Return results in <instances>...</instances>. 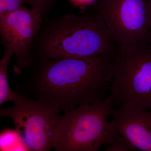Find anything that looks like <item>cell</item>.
<instances>
[{
	"label": "cell",
	"mask_w": 151,
	"mask_h": 151,
	"mask_svg": "<svg viewBox=\"0 0 151 151\" xmlns=\"http://www.w3.org/2000/svg\"><path fill=\"white\" fill-rule=\"evenodd\" d=\"M116 57L50 59L36 57L29 76L17 85V92L67 112L105 100L110 92Z\"/></svg>",
	"instance_id": "6da1fadb"
},
{
	"label": "cell",
	"mask_w": 151,
	"mask_h": 151,
	"mask_svg": "<svg viewBox=\"0 0 151 151\" xmlns=\"http://www.w3.org/2000/svg\"><path fill=\"white\" fill-rule=\"evenodd\" d=\"M119 48L97 11L67 14L44 20L32 45L34 58L50 59L110 55Z\"/></svg>",
	"instance_id": "7a4b0ae2"
},
{
	"label": "cell",
	"mask_w": 151,
	"mask_h": 151,
	"mask_svg": "<svg viewBox=\"0 0 151 151\" xmlns=\"http://www.w3.org/2000/svg\"><path fill=\"white\" fill-rule=\"evenodd\" d=\"M114 108L110 95L59 115L52 130V147L56 151H96L108 145L117 132L108 121Z\"/></svg>",
	"instance_id": "3957f363"
},
{
	"label": "cell",
	"mask_w": 151,
	"mask_h": 151,
	"mask_svg": "<svg viewBox=\"0 0 151 151\" xmlns=\"http://www.w3.org/2000/svg\"><path fill=\"white\" fill-rule=\"evenodd\" d=\"M110 92L115 108L136 105L151 109V43L119 48Z\"/></svg>",
	"instance_id": "277c9868"
},
{
	"label": "cell",
	"mask_w": 151,
	"mask_h": 151,
	"mask_svg": "<svg viewBox=\"0 0 151 151\" xmlns=\"http://www.w3.org/2000/svg\"><path fill=\"white\" fill-rule=\"evenodd\" d=\"M14 105L1 109L0 116L13 121L29 151H48L52 148V130L60 111L17 92Z\"/></svg>",
	"instance_id": "5b68a950"
},
{
	"label": "cell",
	"mask_w": 151,
	"mask_h": 151,
	"mask_svg": "<svg viewBox=\"0 0 151 151\" xmlns=\"http://www.w3.org/2000/svg\"><path fill=\"white\" fill-rule=\"evenodd\" d=\"M147 0H100L94 9L119 48L139 42L151 43L147 20Z\"/></svg>",
	"instance_id": "8992f818"
},
{
	"label": "cell",
	"mask_w": 151,
	"mask_h": 151,
	"mask_svg": "<svg viewBox=\"0 0 151 151\" xmlns=\"http://www.w3.org/2000/svg\"><path fill=\"white\" fill-rule=\"evenodd\" d=\"M43 22L38 11L23 6L0 17L1 41L13 50L16 58L14 70L18 74L32 64L35 58L31 54L32 45Z\"/></svg>",
	"instance_id": "52a82bcc"
},
{
	"label": "cell",
	"mask_w": 151,
	"mask_h": 151,
	"mask_svg": "<svg viewBox=\"0 0 151 151\" xmlns=\"http://www.w3.org/2000/svg\"><path fill=\"white\" fill-rule=\"evenodd\" d=\"M111 117L116 131L136 148L151 151V109L136 105L114 108Z\"/></svg>",
	"instance_id": "ba28073f"
},
{
	"label": "cell",
	"mask_w": 151,
	"mask_h": 151,
	"mask_svg": "<svg viewBox=\"0 0 151 151\" xmlns=\"http://www.w3.org/2000/svg\"><path fill=\"white\" fill-rule=\"evenodd\" d=\"M4 50L0 61V105L9 101H14L16 97V91H12L10 88L8 78L9 62L14 55L13 50L8 45H4Z\"/></svg>",
	"instance_id": "9c48e42d"
},
{
	"label": "cell",
	"mask_w": 151,
	"mask_h": 151,
	"mask_svg": "<svg viewBox=\"0 0 151 151\" xmlns=\"http://www.w3.org/2000/svg\"><path fill=\"white\" fill-rule=\"evenodd\" d=\"M0 151H29L21 135L16 129H6L0 134Z\"/></svg>",
	"instance_id": "30bf717a"
},
{
	"label": "cell",
	"mask_w": 151,
	"mask_h": 151,
	"mask_svg": "<svg viewBox=\"0 0 151 151\" xmlns=\"http://www.w3.org/2000/svg\"><path fill=\"white\" fill-rule=\"evenodd\" d=\"M106 151H135L134 146L117 132L112 140L107 145Z\"/></svg>",
	"instance_id": "8fae6325"
},
{
	"label": "cell",
	"mask_w": 151,
	"mask_h": 151,
	"mask_svg": "<svg viewBox=\"0 0 151 151\" xmlns=\"http://www.w3.org/2000/svg\"><path fill=\"white\" fill-rule=\"evenodd\" d=\"M26 4L32 6L30 0H0V17L16 10Z\"/></svg>",
	"instance_id": "7c38bea8"
},
{
	"label": "cell",
	"mask_w": 151,
	"mask_h": 151,
	"mask_svg": "<svg viewBox=\"0 0 151 151\" xmlns=\"http://www.w3.org/2000/svg\"><path fill=\"white\" fill-rule=\"evenodd\" d=\"M32 6L40 12L43 20L47 18L48 13L58 0H30Z\"/></svg>",
	"instance_id": "4fadbf2b"
},
{
	"label": "cell",
	"mask_w": 151,
	"mask_h": 151,
	"mask_svg": "<svg viewBox=\"0 0 151 151\" xmlns=\"http://www.w3.org/2000/svg\"><path fill=\"white\" fill-rule=\"evenodd\" d=\"M72 4L81 8L85 9L86 7L96 4L97 0H68Z\"/></svg>",
	"instance_id": "5bb4252c"
},
{
	"label": "cell",
	"mask_w": 151,
	"mask_h": 151,
	"mask_svg": "<svg viewBox=\"0 0 151 151\" xmlns=\"http://www.w3.org/2000/svg\"><path fill=\"white\" fill-rule=\"evenodd\" d=\"M147 20L148 25L151 31V0H147Z\"/></svg>",
	"instance_id": "9a60e30c"
}]
</instances>
